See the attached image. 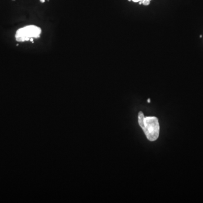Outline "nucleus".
Segmentation results:
<instances>
[{"label": "nucleus", "instance_id": "obj_1", "mask_svg": "<svg viewBox=\"0 0 203 203\" xmlns=\"http://www.w3.org/2000/svg\"><path fill=\"white\" fill-rule=\"evenodd\" d=\"M138 123L149 140L155 141L157 139L160 131V126L157 117H145L143 113L140 111L138 114Z\"/></svg>", "mask_w": 203, "mask_h": 203}, {"label": "nucleus", "instance_id": "obj_2", "mask_svg": "<svg viewBox=\"0 0 203 203\" xmlns=\"http://www.w3.org/2000/svg\"><path fill=\"white\" fill-rule=\"evenodd\" d=\"M41 34V29L35 25H29L17 30L15 35V40L18 42L32 41L39 38Z\"/></svg>", "mask_w": 203, "mask_h": 203}, {"label": "nucleus", "instance_id": "obj_3", "mask_svg": "<svg viewBox=\"0 0 203 203\" xmlns=\"http://www.w3.org/2000/svg\"><path fill=\"white\" fill-rule=\"evenodd\" d=\"M141 1H142L143 4L145 5H148L150 4V0H141Z\"/></svg>", "mask_w": 203, "mask_h": 203}, {"label": "nucleus", "instance_id": "obj_4", "mask_svg": "<svg viewBox=\"0 0 203 203\" xmlns=\"http://www.w3.org/2000/svg\"><path fill=\"white\" fill-rule=\"evenodd\" d=\"M40 2H41V3H44L45 2V0H40Z\"/></svg>", "mask_w": 203, "mask_h": 203}, {"label": "nucleus", "instance_id": "obj_5", "mask_svg": "<svg viewBox=\"0 0 203 203\" xmlns=\"http://www.w3.org/2000/svg\"><path fill=\"white\" fill-rule=\"evenodd\" d=\"M133 1H134V2H138V1H141V0H132Z\"/></svg>", "mask_w": 203, "mask_h": 203}, {"label": "nucleus", "instance_id": "obj_6", "mask_svg": "<svg viewBox=\"0 0 203 203\" xmlns=\"http://www.w3.org/2000/svg\"><path fill=\"white\" fill-rule=\"evenodd\" d=\"M147 102H148V103H150V99H148L147 100Z\"/></svg>", "mask_w": 203, "mask_h": 203}]
</instances>
